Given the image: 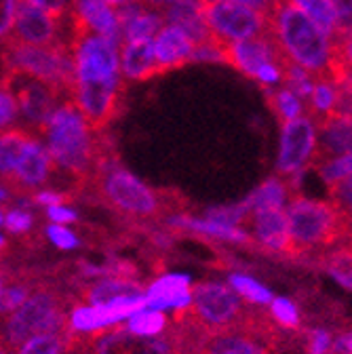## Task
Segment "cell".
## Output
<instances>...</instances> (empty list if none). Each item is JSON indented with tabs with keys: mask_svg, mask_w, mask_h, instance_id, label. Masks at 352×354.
Returning <instances> with one entry per match:
<instances>
[{
	"mask_svg": "<svg viewBox=\"0 0 352 354\" xmlns=\"http://www.w3.org/2000/svg\"><path fill=\"white\" fill-rule=\"evenodd\" d=\"M266 24L287 62L311 72L317 80L329 78V38L311 17L287 0H272Z\"/></svg>",
	"mask_w": 352,
	"mask_h": 354,
	"instance_id": "1",
	"label": "cell"
},
{
	"mask_svg": "<svg viewBox=\"0 0 352 354\" xmlns=\"http://www.w3.org/2000/svg\"><path fill=\"white\" fill-rule=\"evenodd\" d=\"M42 133L47 140L45 148L59 169L82 175L93 167L98 158L93 133L72 102L55 106L42 127Z\"/></svg>",
	"mask_w": 352,
	"mask_h": 354,
	"instance_id": "2",
	"label": "cell"
},
{
	"mask_svg": "<svg viewBox=\"0 0 352 354\" xmlns=\"http://www.w3.org/2000/svg\"><path fill=\"white\" fill-rule=\"evenodd\" d=\"M291 251H315L340 243L346 230V217L331 205V201H317L306 196L289 198L285 207Z\"/></svg>",
	"mask_w": 352,
	"mask_h": 354,
	"instance_id": "3",
	"label": "cell"
},
{
	"mask_svg": "<svg viewBox=\"0 0 352 354\" xmlns=\"http://www.w3.org/2000/svg\"><path fill=\"white\" fill-rule=\"evenodd\" d=\"M5 64L7 72L24 74L40 80L62 95L70 97L74 84V59L68 42H55L49 47H26L11 40H5Z\"/></svg>",
	"mask_w": 352,
	"mask_h": 354,
	"instance_id": "4",
	"label": "cell"
},
{
	"mask_svg": "<svg viewBox=\"0 0 352 354\" xmlns=\"http://www.w3.org/2000/svg\"><path fill=\"white\" fill-rule=\"evenodd\" d=\"M66 313L62 301L51 291H34L26 297V301L7 317L5 323V342L13 348L21 346L26 339L45 335V333H64L66 329Z\"/></svg>",
	"mask_w": 352,
	"mask_h": 354,
	"instance_id": "5",
	"label": "cell"
},
{
	"mask_svg": "<svg viewBox=\"0 0 352 354\" xmlns=\"http://www.w3.org/2000/svg\"><path fill=\"white\" fill-rule=\"evenodd\" d=\"M222 57L226 64L234 66L249 78L259 80L261 84H277L283 80V68L287 59L279 51L268 28L263 34L247 40L219 42Z\"/></svg>",
	"mask_w": 352,
	"mask_h": 354,
	"instance_id": "6",
	"label": "cell"
},
{
	"mask_svg": "<svg viewBox=\"0 0 352 354\" xmlns=\"http://www.w3.org/2000/svg\"><path fill=\"white\" fill-rule=\"evenodd\" d=\"M100 190L112 207L133 217H150L160 207L154 190L146 182H142L138 175L116 162L102 165Z\"/></svg>",
	"mask_w": 352,
	"mask_h": 354,
	"instance_id": "7",
	"label": "cell"
},
{
	"mask_svg": "<svg viewBox=\"0 0 352 354\" xmlns=\"http://www.w3.org/2000/svg\"><path fill=\"white\" fill-rule=\"evenodd\" d=\"M201 15L211 32V38L219 42H234L255 38L266 32V13L255 9L226 3V0H198Z\"/></svg>",
	"mask_w": 352,
	"mask_h": 354,
	"instance_id": "8",
	"label": "cell"
},
{
	"mask_svg": "<svg viewBox=\"0 0 352 354\" xmlns=\"http://www.w3.org/2000/svg\"><path fill=\"white\" fill-rule=\"evenodd\" d=\"M319 154V131L311 114L283 122L277 169L281 175H299L308 165H315Z\"/></svg>",
	"mask_w": 352,
	"mask_h": 354,
	"instance_id": "9",
	"label": "cell"
},
{
	"mask_svg": "<svg viewBox=\"0 0 352 354\" xmlns=\"http://www.w3.org/2000/svg\"><path fill=\"white\" fill-rule=\"evenodd\" d=\"M192 308L203 325L213 329H228L243 313L241 297L226 283H201L192 289Z\"/></svg>",
	"mask_w": 352,
	"mask_h": 354,
	"instance_id": "10",
	"label": "cell"
},
{
	"mask_svg": "<svg viewBox=\"0 0 352 354\" xmlns=\"http://www.w3.org/2000/svg\"><path fill=\"white\" fill-rule=\"evenodd\" d=\"M9 84L15 93L17 100V108H19V116L32 127V129H40L45 127L49 114L55 110L57 106V91L53 86L34 80L30 76L24 74H7Z\"/></svg>",
	"mask_w": 352,
	"mask_h": 354,
	"instance_id": "11",
	"label": "cell"
},
{
	"mask_svg": "<svg viewBox=\"0 0 352 354\" xmlns=\"http://www.w3.org/2000/svg\"><path fill=\"white\" fill-rule=\"evenodd\" d=\"M59 17L19 0L15 21L7 40L26 47H49L59 42Z\"/></svg>",
	"mask_w": 352,
	"mask_h": 354,
	"instance_id": "12",
	"label": "cell"
},
{
	"mask_svg": "<svg viewBox=\"0 0 352 354\" xmlns=\"http://www.w3.org/2000/svg\"><path fill=\"white\" fill-rule=\"evenodd\" d=\"M146 306L167 313V310H186L192 306V281L188 274L169 272L150 283L144 291Z\"/></svg>",
	"mask_w": 352,
	"mask_h": 354,
	"instance_id": "13",
	"label": "cell"
},
{
	"mask_svg": "<svg viewBox=\"0 0 352 354\" xmlns=\"http://www.w3.org/2000/svg\"><path fill=\"white\" fill-rule=\"evenodd\" d=\"M51 165H53V160H51L45 144L38 142L36 138H30L9 182L21 190H34L49 180Z\"/></svg>",
	"mask_w": 352,
	"mask_h": 354,
	"instance_id": "14",
	"label": "cell"
},
{
	"mask_svg": "<svg viewBox=\"0 0 352 354\" xmlns=\"http://www.w3.org/2000/svg\"><path fill=\"white\" fill-rule=\"evenodd\" d=\"M154 57H156V74L182 68L192 62L194 42L175 26H163L160 32L152 38Z\"/></svg>",
	"mask_w": 352,
	"mask_h": 354,
	"instance_id": "15",
	"label": "cell"
},
{
	"mask_svg": "<svg viewBox=\"0 0 352 354\" xmlns=\"http://www.w3.org/2000/svg\"><path fill=\"white\" fill-rule=\"evenodd\" d=\"M251 226L253 239L272 253H287L291 251L289 239V224L285 209H257L251 211Z\"/></svg>",
	"mask_w": 352,
	"mask_h": 354,
	"instance_id": "16",
	"label": "cell"
},
{
	"mask_svg": "<svg viewBox=\"0 0 352 354\" xmlns=\"http://www.w3.org/2000/svg\"><path fill=\"white\" fill-rule=\"evenodd\" d=\"M72 21L80 24L84 30L106 36L120 44V28L116 11L104 0H70Z\"/></svg>",
	"mask_w": 352,
	"mask_h": 354,
	"instance_id": "17",
	"label": "cell"
},
{
	"mask_svg": "<svg viewBox=\"0 0 352 354\" xmlns=\"http://www.w3.org/2000/svg\"><path fill=\"white\" fill-rule=\"evenodd\" d=\"M93 354H173L171 346L158 337H142L133 335L127 329L106 331L98 344Z\"/></svg>",
	"mask_w": 352,
	"mask_h": 354,
	"instance_id": "18",
	"label": "cell"
},
{
	"mask_svg": "<svg viewBox=\"0 0 352 354\" xmlns=\"http://www.w3.org/2000/svg\"><path fill=\"white\" fill-rule=\"evenodd\" d=\"M116 17L120 28V44L127 40H152L165 26V19L158 11H148L138 3L122 5L116 11Z\"/></svg>",
	"mask_w": 352,
	"mask_h": 354,
	"instance_id": "19",
	"label": "cell"
},
{
	"mask_svg": "<svg viewBox=\"0 0 352 354\" xmlns=\"http://www.w3.org/2000/svg\"><path fill=\"white\" fill-rule=\"evenodd\" d=\"M317 131L321 136H319V154L315 162L352 152V116L331 114L317 122Z\"/></svg>",
	"mask_w": 352,
	"mask_h": 354,
	"instance_id": "20",
	"label": "cell"
},
{
	"mask_svg": "<svg viewBox=\"0 0 352 354\" xmlns=\"http://www.w3.org/2000/svg\"><path fill=\"white\" fill-rule=\"evenodd\" d=\"M169 224L173 228L180 230H190L194 234L215 239V241H224V243H234V245H245L251 241L249 232L243 226H232V224H222V221H215L209 217H194V215H171Z\"/></svg>",
	"mask_w": 352,
	"mask_h": 354,
	"instance_id": "21",
	"label": "cell"
},
{
	"mask_svg": "<svg viewBox=\"0 0 352 354\" xmlns=\"http://www.w3.org/2000/svg\"><path fill=\"white\" fill-rule=\"evenodd\" d=\"M120 74L127 80H146L156 74L152 40H127L118 49Z\"/></svg>",
	"mask_w": 352,
	"mask_h": 354,
	"instance_id": "22",
	"label": "cell"
},
{
	"mask_svg": "<svg viewBox=\"0 0 352 354\" xmlns=\"http://www.w3.org/2000/svg\"><path fill=\"white\" fill-rule=\"evenodd\" d=\"M160 15H163L167 26L180 28L194 42V47L213 40L211 32H209V28H207V24H205V19L201 15L198 0H180V3L163 9Z\"/></svg>",
	"mask_w": 352,
	"mask_h": 354,
	"instance_id": "23",
	"label": "cell"
},
{
	"mask_svg": "<svg viewBox=\"0 0 352 354\" xmlns=\"http://www.w3.org/2000/svg\"><path fill=\"white\" fill-rule=\"evenodd\" d=\"M287 203H289V186L281 177H270V180H266L243 201L247 213L257 209H285Z\"/></svg>",
	"mask_w": 352,
	"mask_h": 354,
	"instance_id": "24",
	"label": "cell"
},
{
	"mask_svg": "<svg viewBox=\"0 0 352 354\" xmlns=\"http://www.w3.org/2000/svg\"><path fill=\"white\" fill-rule=\"evenodd\" d=\"M207 354H268V350L251 335L239 331H222L209 342Z\"/></svg>",
	"mask_w": 352,
	"mask_h": 354,
	"instance_id": "25",
	"label": "cell"
},
{
	"mask_svg": "<svg viewBox=\"0 0 352 354\" xmlns=\"http://www.w3.org/2000/svg\"><path fill=\"white\" fill-rule=\"evenodd\" d=\"M30 133L24 129H9L5 133H0V180L7 177L11 180V175L17 167V160L30 142Z\"/></svg>",
	"mask_w": 352,
	"mask_h": 354,
	"instance_id": "26",
	"label": "cell"
},
{
	"mask_svg": "<svg viewBox=\"0 0 352 354\" xmlns=\"http://www.w3.org/2000/svg\"><path fill=\"white\" fill-rule=\"evenodd\" d=\"M66 327L72 329V333H78V335H89V333H98V331H108L110 329L104 313L98 306H91V304L74 306L72 313L68 315Z\"/></svg>",
	"mask_w": 352,
	"mask_h": 354,
	"instance_id": "27",
	"label": "cell"
},
{
	"mask_svg": "<svg viewBox=\"0 0 352 354\" xmlns=\"http://www.w3.org/2000/svg\"><path fill=\"white\" fill-rule=\"evenodd\" d=\"M136 291H142V287L131 281L127 277H106L102 281H98L89 293H86V301L91 306H104L120 295H127V293H136Z\"/></svg>",
	"mask_w": 352,
	"mask_h": 354,
	"instance_id": "28",
	"label": "cell"
},
{
	"mask_svg": "<svg viewBox=\"0 0 352 354\" xmlns=\"http://www.w3.org/2000/svg\"><path fill=\"white\" fill-rule=\"evenodd\" d=\"M287 3H291L304 15L311 17L327 34L329 40L337 36V17L331 0H287Z\"/></svg>",
	"mask_w": 352,
	"mask_h": 354,
	"instance_id": "29",
	"label": "cell"
},
{
	"mask_svg": "<svg viewBox=\"0 0 352 354\" xmlns=\"http://www.w3.org/2000/svg\"><path fill=\"white\" fill-rule=\"evenodd\" d=\"M124 329L129 333L142 335V337H158L167 329V315L160 313V310L144 306L142 310H138V313L127 321Z\"/></svg>",
	"mask_w": 352,
	"mask_h": 354,
	"instance_id": "30",
	"label": "cell"
},
{
	"mask_svg": "<svg viewBox=\"0 0 352 354\" xmlns=\"http://www.w3.org/2000/svg\"><path fill=\"white\" fill-rule=\"evenodd\" d=\"M228 285L232 287V291L241 297V299H247L249 304H255V306H268L272 301V291L255 281L253 277H247V274H241V272H234L228 277Z\"/></svg>",
	"mask_w": 352,
	"mask_h": 354,
	"instance_id": "31",
	"label": "cell"
},
{
	"mask_svg": "<svg viewBox=\"0 0 352 354\" xmlns=\"http://www.w3.org/2000/svg\"><path fill=\"white\" fill-rule=\"evenodd\" d=\"M325 272L344 289L352 291V247L333 251L325 259Z\"/></svg>",
	"mask_w": 352,
	"mask_h": 354,
	"instance_id": "32",
	"label": "cell"
},
{
	"mask_svg": "<svg viewBox=\"0 0 352 354\" xmlns=\"http://www.w3.org/2000/svg\"><path fill=\"white\" fill-rule=\"evenodd\" d=\"M270 100V108L277 112V116L287 122V120H293L297 116H304V102L293 93L289 88H279V91L270 93L268 95Z\"/></svg>",
	"mask_w": 352,
	"mask_h": 354,
	"instance_id": "33",
	"label": "cell"
},
{
	"mask_svg": "<svg viewBox=\"0 0 352 354\" xmlns=\"http://www.w3.org/2000/svg\"><path fill=\"white\" fill-rule=\"evenodd\" d=\"M66 339L64 333H45L26 339L17 346V354H64Z\"/></svg>",
	"mask_w": 352,
	"mask_h": 354,
	"instance_id": "34",
	"label": "cell"
},
{
	"mask_svg": "<svg viewBox=\"0 0 352 354\" xmlns=\"http://www.w3.org/2000/svg\"><path fill=\"white\" fill-rule=\"evenodd\" d=\"M315 165L319 167L323 182L327 186H333L335 182L352 175V152H346V154H340L333 158H325V160H319Z\"/></svg>",
	"mask_w": 352,
	"mask_h": 354,
	"instance_id": "35",
	"label": "cell"
},
{
	"mask_svg": "<svg viewBox=\"0 0 352 354\" xmlns=\"http://www.w3.org/2000/svg\"><path fill=\"white\" fill-rule=\"evenodd\" d=\"M270 308V317L275 319L277 325L285 327V329H297L299 327V308L293 299L289 297H272V301L268 304Z\"/></svg>",
	"mask_w": 352,
	"mask_h": 354,
	"instance_id": "36",
	"label": "cell"
},
{
	"mask_svg": "<svg viewBox=\"0 0 352 354\" xmlns=\"http://www.w3.org/2000/svg\"><path fill=\"white\" fill-rule=\"evenodd\" d=\"M17 118H19L17 100H15V93L9 84V78H5L0 82V133L13 129Z\"/></svg>",
	"mask_w": 352,
	"mask_h": 354,
	"instance_id": "37",
	"label": "cell"
},
{
	"mask_svg": "<svg viewBox=\"0 0 352 354\" xmlns=\"http://www.w3.org/2000/svg\"><path fill=\"white\" fill-rule=\"evenodd\" d=\"M331 190V205L346 217L352 219V175L329 186Z\"/></svg>",
	"mask_w": 352,
	"mask_h": 354,
	"instance_id": "38",
	"label": "cell"
},
{
	"mask_svg": "<svg viewBox=\"0 0 352 354\" xmlns=\"http://www.w3.org/2000/svg\"><path fill=\"white\" fill-rule=\"evenodd\" d=\"M28 295H30V291L24 285H9V287L3 285V289H0V317L3 315L9 317L11 313H15V310L26 301Z\"/></svg>",
	"mask_w": 352,
	"mask_h": 354,
	"instance_id": "39",
	"label": "cell"
},
{
	"mask_svg": "<svg viewBox=\"0 0 352 354\" xmlns=\"http://www.w3.org/2000/svg\"><path fill=\"white\" fill-rule=\"evenodd\" d=\"M47 239L62 251H72L80 245L78 234L74 230H70V226H62V224H49Z\"/></svg>",
	"mask_w": 352,
	"mask_h": 354,
	"instance_id": "40",
	"label": "cell"
},
{
	"mask_svg": "<svg viewBox=\"0 0 352 354\" xmlns=\"http://www.w3.org/2000/svg\"><path fill=\"white\" fill-rule=\"evenodd\" d=\"M3 226L13 232V234H28L34 226V217L30 211L26 209H11L9 213H5V221H3Z\"/></svg>",
	"mask_w": 352,
	"mask_h": 354,
	"instance_id": "41",
	"label": "cell"
},
{
	"mask_svg": "<svg viewBox=\"0 0 352 354\" xmlns=\"http://www.w3.org/2000/svg\"><path fill=\"white\" fill-rule=\"evenodd\" d=\"M331 344H333V337L327 329L323 327L313 329L311 335H308V354H329Z\"/></svg>",
	"mask_w": 352,
	"mask_h": 354,
	"instance_id": "42",
	"label": "cell"
},
{
	"mask_svg": "<svg viewBox=\"0 0 352 354\" xmlns=\"http://www.w3.org/2000/svg\"><path fill=\"white\" fill-rule=\"evenodd\" d=\"M19 0H0V40H7L15 21Z\"/></svg>",
	"mask_w": 352,
	"mask_h": 354,
	"instance_id": "43",
	"label": "cell"
},
{
	"mask_svg": "<svg viewBox=\"0 0 352 354\" xmlns=\"http://www.w3.org/2000/svg\"><path fill=\"white\" fill-rule=\"evenodd\" d=\"M337 17V36L352 32V0H331Z\"/></svg>",
	"mask_w": 352,
	"mask_h": 354,
	"instance_id": "44",
	"label": "cell"
},
{
	"mask_svg": "<svg viewBox=\"0 0 352 354\" xmlns=\"http://www.w3.org/2000/svg\"><path fill=\"white\" fill-rule=\"evenodd\" d=\"M47 217L51 219V224H62V226H70L78 219V213L72 209V207H66L64 203L62 205H53V207H47Z\"/></svg>",
	"mask_w": 352,
	"mask_h": 354,
	"instance_id": "45",
	"label": "cell"
},
{
	"mask_svg": "<svg viewBox=\"0 0 352 354\" xmlns=\"http://www.w3.org/2000/svg\"><path fill=\"white\" fill-rule=\"evenodd\" d=\"M26 3H30L42 11H47L59 19H64L66 13H70V0H26Z\"/></svg>",
	"mask_w": 352,
	"mask_h": 354,
	"instance_id": "46",
	"label": "cell"
},
{
	"mask_svg": "<svg viewBox=\"0 0 352 354\" xmlns=\"http://www.w3.org/2000/svg\"><path fill=\"white\" fill-rule=\"evenodd\" d=\"M331 352L333 354H352V329H348V331L340 333L337 337H333Z\"/></svg>",
	"mask_w": 352,
	"mask_h": 354,
	"instance_id": "47",
	"label": "cell"
},
{
	"mask_svg": "<svg viewBox=\"0 0 352 354\" xmlns=\"http://www.w3.org/2000/svg\"><path fill=\"white\" fill-rule=\"evenodd\" d=\"M34 203L36 205H42V207H53V205H62L64 203V196L59 192H53V190H40L34 194Z\"/></svg>",
	"mask_w": 352,
	"mask_h": 354,
	"instance_id": "48",
	"label": "cell"
},
{
	"mask_svg": "<svg viewBox=\"0 0 352 354\" xmlns=\"http://www.w3.org/2000/svg\"><path fill=\"white\" fill-rule=\"evenodd\" d=\"M226 3H237V5L255 9V11H259V13H268L272 0H226Z\"/></svg>",
	"mask_w": 352,
	"mask_h": 354,
	"instance_id": "49",
	"label": "cell"
},
{
	"mask_svg": "<svg viewBox=\"0 0 352 354\" xmlns=\"http://www.w3.org/2000/svg\"><path fill=\"white\" fill-rule=\"evenodd\" d=\"M175 3H180V0H144V5H148L152 9H167Z\"/></svg>",
	"mask_w": 352,
	"mask_h": 354,
	"instance_id": "50",
	"label": "cell"
},
{
	"mask_svg": "<svg viewBox=\"0 0 352 354\" xmlns=\"http://www.w3.org/2000/svg\"><path fill=\"white\" fill-rule=\"evenodd\" d=\"M104 3H108L110 7H114V5L122 7V5H131V3H138V0H104Z\"/></svg>",
	"mask_w": 352,
	"mask_h": 354,
	"instance_id": "51",
	"label": "cell"
},
{
	"mask_svg": "<svg viewBox=\"0 0 352 354\" xmlns=\"http://www.w3.org/2000/svg\"><path fill=\"white\" fill-rule=\"evenodd\" d=\"M9 190L7 188H3V186H0V203H5V201H9Z\"/></svg>",
	"mask_w": 352,
	"mask_h": 354,
	"instance_id": "52",
	"label": "cell"
},
{
	"mask_svg": "<svg viewBox=\"0 0 352 354\" xmlns=\"http://www.w3.org/2000/svg\"><path fill=\"white\" fill-rule=\"evenodd\" d=\"M0 354H11V350L5 342H0Z\"/></svg>",
	"mask_w": 352,
	"mask_h": 354,
	"instance_id": "53",
	"label": "cell"
},
{
	"mask_svg": "<svg viewBox=\"0 0 352 354\" xmlns=\"http://www.w3.org/2000/svg\"><path fill=\"white\" fill-rule=\"evenodd\" d=\"M5 245H7V241H5V236H3V234H0V249H3Z\"/></svg>",
	"mask_w": 352,
	"mask_h": 354,
	"instance_id": "54",
	"label": "cell"
},
{
	"mask_svg": "<svg viewBox=\"0 0 352 354\" xmlns=\"http://www.w3.org/2000/svg\"><path fill=\"white\" fill-rule=\"evenodd\" d=\"M3 221H5V213L0 211V226H3Z\"/></svg>",
	"mask_w": 352,
	"mask_h": 354,
	"instance_id": "55",
	"label": "cell"
},
{
	"mask_svg": "<svg viewBox=\"0 0 352 354\" xmlns=\"http://www.w3.org/2000/svg\"><path fill=\"white\" fill-rule=\"evenodd\" d=\"M0 289H3V283H0Z\"/></svg>",
	"mask_w": 352,
	"mask_h": 354,
	"instance_id": "56",
	"label": "cell"
}]
</instances>
